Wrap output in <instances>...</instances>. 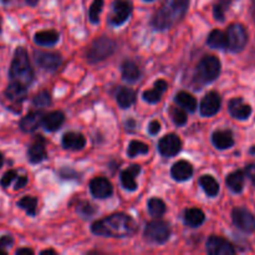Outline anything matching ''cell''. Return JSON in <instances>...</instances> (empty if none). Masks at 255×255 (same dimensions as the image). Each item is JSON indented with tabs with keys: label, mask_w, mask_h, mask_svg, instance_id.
<instances>
[{
	"label": "cell",
	"mask_w": 255,
	"mask_h": 255,
	"mask_svg": "<svg viewBox=\"0 0 255 255\" xmlns=\"http://www.w3.org/2000/svg\"><path fill=\"white\" fill-rule=\"evenodd\" d=\"M91 231L96 236L124 238V237L132 236L136 232V223L127 214L116 213L95 222L91 227Z\"/></svg>",
	"instance_id": "obj_1"
},
{
	"label": "cell",
	"mask_w": 255,
	"mask_h": 255,
	"mask_svg": "<svg viewBox=\"0 0 255 255\" xmlns=\"http://www.w3.org/2000/svg\"><path fill=\"white\" fill-rule=\"evenodd\" d=\"M189 0H164L152 19V25L156 30H166L173 26L186 15Z\"/></svg>",
	"instance_id": "obj_2"
},
{
	"label": "cell",
	"mask_w": 255,
	"mask_h": 255,
	"mask_svg": "<svg viewBox=\"0 0 255 255\" xmlns=\"http://www.w3.org/2000/svg\"><path fill=\"white\" fill-rule=\"evenodd\" d=\"M9 76L11 81L21 84L25 87H29L34 81V71H32L29 56L24 47L19 46L15 50L11 66L9 70Z\"/></svg>",
	"instance_id": "obj_3"
},
{
	"label": "cell",
	"mask_w": 255,
	"mask_h": 255,
	"mask_svg": "<svg viewBox=\"0 0 255 255\" xmlns=\"http://www.w3.org/2000/svg\"><path fill=\"white\" fill-rule=\"evenodd\" d=\"M221 61L214 55H207L198 62L196 69V77L202 84H209L219 76Z\"/></svg>",
	"instance_id": "obj_4"
},
{
	"label": "cell",
	"mask_w": 255,
	"mask_h": 255,
	"mask_svg": "<svg viewBox=\"0 0 255 255\" xmlns=\"http://www.w3.org/2000/svg\"><path fill=\"white\" fill-rule=\"evenodd\" d=\"M116 41L110 37L102 36L95 40L87 51V61L91 64H96V62L107 59L116 51Z\"/></svg>",
	"instance_id": "obj_5"
},
{
	"label": "cell",
	"mask_w": 255,
	"mask_h": 255,
	"mask_svg": "<svg viewBox=\"0 0 255 255\" xmlns=\"http://www.w3.org/2000/svg\"><path fill=\"white\" fill-rule=\"evenodd\" d=\"M171 236V228L168 223L163 221H153L147 224L144 229V237L147 241L156 244L166 243Z\"/></svg>",
	"instance_id": "obj_6"
},
{
	"label": "cell",
	"mask_w": 255,
	"mask_h": 255,
	"mask_svg": "<svg viewBox=\"0 0 255 255\" xmlns=\"http://www.w3.org/2000/svg\"><path fill=\"white\" fill-rule=\"evenodd\" d=\"M227 40H228V47L232 52H239L246 47L248 42V34L241 24H232L227 30Z\"/></svg>",
	"instance_id": "obj_7"
},
{
	"label": "cell",
	"mask_w": 255,
	"mask_h": 255,
	"mask_svg": "<svg viewBox=\"0 0 255 255\" xmlns=\"http://www.w3.org/2000/svg\"><path fill=\"white\" fill-rule=\"evenodd\" d=\"M234 226L246 233H253L255 231V217L248 209L236 208L232 213Z\"/></svg>",
	"instance_id": "obj_8"
},
{
	"label": "cell",
	"mask_w": 255,
	"mask_h": 255,
	"mask_svg": "<svg viewBox=\"0 0 255 255\" xmlns=\"http://www.w3.org/2000/svg\"><path fill=\"white\" fill-rule=\"evenodd\" d=\"M112 11L111 17H110V22L115 26H120L124 22L127 21L132 12V4L128 0H116L112 5Z\"/></svg>",
	"instance_id": "obj_9"
},
{
	"label": "cell",
	"mask_w": 255,
	"mask_h": 255,
	"mask_svg": "<svg viewBox=\"0 0 255 255\" xmlns=\"http://www.w3.org/2000/svg\"><path fill=\"white\" fill-rule=\"evenodd\" d=\"M182 148V141L177 134L169 133L162 137L158 142V151L164 157H174Z\"/></svg>",
	"instance_id": "obj_10"
},
{
	"label": "cell",
	"mask_w": 255,
	"mask_h": 255,
	"mask_svg": "<svg viewBox=\"0 0 255 255\" xmlns=\"http://www.w3.org/2000/svg\"><path fill=\"white\" fill-rule=\"evenodd\" d=\"M207 252L211 255H233L236 249L227 239L212 236L207 241Z\"/></svg>",
	"instance_id": "obj_11"
},
{
	"label": "cell",
	"mask_w": 255,
	"mask_h": 255,
	"mask_svg": "<svg viewBox=\"0 0 255 255\" xmlns=\"http://www.w3.org/2000/svg\"><path fill=\"white\" fill-rule=\"evenodd\" d=\"M34 60L37 66H40L44 70H47V71H55V70L59 69L62 62L61 56L59 54L46 51H35Z\"/></svg>",
	"instance_id": "obj_12"
},
{
	"label": "cell",
	"mask_w": 255,
	"mask_h": 255,
	"mask_svg": "<svg viewBox=\"0 0 255 255\" xmlns=\"http://www.w3.org/2000/svg\"><path fill=\"white\" fill-rule=\"evenodd\" d=\"M221 96L217 92H208L201 101L199 111L203 117H212L221 110Z\"/></svg>",
	"instance_id": "obj_13"
},
{
	"label": "cell",
	"mask_w": 255,
	"mask_h": 255,
	"mask_svg": "<svg viewBox=\"0 0 255 255\" xmlns=\"http://www.w3.org/2000/svg\"><path fill=\"white\" fill-rule=\"evenodd\" d=\"M90 192L95 198L105 199L112 196L114 187L110 183L109 179L104 178V177H96L90 182Z\"/></svg>",
	"instance_id": "obj_14"
},
{
	"label": "cell",
	"mask_w": 255,
	"mask_h": 255,
	"mask_svg": "<svg viewBox=\"0 0 255 255\" xmlns=\"http://www.w3.org/2000/svg\"><path fill=\"white\" fill-rule=\"evenodd\" d=\"M46 157L47 153L46 148H45V139L41 136H37L27 149V158H29L30 163L36 164L46 159Z\"/></svg>",
	"instance_id": "obj_15"
},
{
	"label": "cell",
	"mask_w": 255,
	"mask_h": 255,
	"mask_svg": "<svg viewBox=\"0 0 255 255\" xmlns=\"http://www.w3.org/2000/svg\"><path fill=\"white\" fill-rule=\"evenodd\" d=\"M44 116L45 115L40 111L29 112L26 116L20 120V128H21V131L26 132V133L34 132L35 129H37L42 125Z\"/></svg>",
	"instance_id": "obj_16"
},
{
	"label": "cell",
	"mask_w": 255,
	"mask_h": 255,
	"mask_svg": "<svg viewBox=\"0 0 255 255\" xmlns=\"http://www.w3.org/2000/svg\"><path fill=\"white\" fill-rule=\"evenodd\" d=\"M229 114L237 120H248L252 115V107L242 99H233L229 101Z\"/></svg>",
	"instance_id": "obj_17"
},
{
	"label": "cell",
	"mask_w": 255,
	"mask_h": 255,
	"mask_svg": "<svg viewBox=\"0 0 255 255\" xmlns=\"http://www.w3.org/2000/svg\"><path fill=\"white\" fill-rule=\"evenodd\" d=\"M26 94H27V87L22 86L21 84H17V82L11 81L9 84V86L6 87L4 92V96L9 100L11 104L14 105H19L26 99Z\"/></svg>",
	"instance_id": "obj_18"
},
{
	"label": "cell",
	"mask_w": 255,
	"mask_h": 255,
	"mask_svg": "<svg viewBox=\"0 0 255 255\" xmlns=\"http://www.w3.org/2000/svg\"><path fill=\"white\" fill-rule=\"evenodd\" d=\"M171 174L173 179L178 182L188 181L193 176V167L187 161H178L172 166Z\"/></svg>",
	"instance_id": "obj_19"
},
{
	"label": "cell",
	"mask_w": 255,
	"mask_h": 255,
	"mask_svg": "<svg viewBox=\"0 0 255 255\" xmlns=\"http://www.w3.org/2000/svg\"><path fill=\"white\" fill-rule=\"evenodd\" d=\"M139 172H141V167H139L138 164H132L128 169L122 172L121 183L125 189H127V191H136L137 189L136 176H138Z\"/></svg>",
	"instance_id": "obj_20"
},
{
	"label": "cell",
	"mask_w": 255,
	"mask_h": 255,
	"mask_svg": "<svg viewBox=\"0 0 255 255\" xmlns=\"http://www.w3.org/2000/svg\"><path fill=\"white\" fill-rule=\"evenodd\" d=\"M86 144V139L81 133H76V132H67L62 137V146L67 149H72V151H79L82 149Z\"/></svg>",
	"instance_id": "obj_21"
},
{
	"label": "cell",
	"mask_w": 255,
	"mask_h": 255,
	"mask_svg": "<svg viewBox=\"0 0 255 255\" xmlns=\"http://www.w3.org/2000/svg\"><path fill=\"white\" fill-rule=\"evenodd\" d=\"M212 142L218 149H228L234 144L233 133L228 129L224 131H216L212 134Z\"/></svg>",
	"instance_id": "obj_22"
},
{
	"label": "cell",
	"mask_w": 255,
	"mask_h": 255,
	"mask_svg": "<svg viewBox=\"0 0 255 255\" xmlns=\"http://www.w3.org/2000/svg\"><path fill=\"white\" fill-rule=\"evenodd\" d=\"M65 121V116L61 111H54L50 114L45 115L44 120H42V126L46 131L54 132L57 131L60 127L62 126Z\"/></svg>",
	"instance_id": "obj_23"
},
{
	"label": "cell",
	"mask_w": 255,
	"mask_h": 255,
	"mask_svg": "<svg viewBox=\"0 0 255 255\" xmlns=\"http://www.w3.org/2000/svg\"><path fill=\"white\" fill-rule=\"evenodd\" d=\"M167 87H168V85L164 80H158V81L154 82L153 89L143 92V100L149 104H157L161 100L163 92H166Z\"/></svg>",
	"instance_id": "obj_24"
},
{
	"label": "cell",
	"mask_w": 255,
	"mask_h": 255,
	"mask_svg": "<svg viewBox=\"0 0 255 255\" xmlns=\"http://www.w3.org/2000/svg\"><path fill=\"white\" fill-rule=\"evenodd\" d=\"M122 71V77H124L125 81L127 82H136L138 81L139 77H141V70L137 66L136 62L133 61H125L122 64L121 67Z\"/></svg>",
	"instance_id": "obj_25"
},
{
	"label": "cell",
	"mask_w": 255,
	"mask_h": 255,
	"mask_svg": "<svg viewBox=\"0 0 255 255\" xmlns=\"http://www.w3.org/2000/svg\"><path fill=\"white\" fill-rule=\"evenodd\" d=\"M116 100L119 106H121L122 109H128L136 102V92L129 87H121L117 91Z\"/></svg>",
	"instance_id": "obj_26"
},
{
	"label": "cell",
	"mask_w": 255,
	"mask_h": 255,
	"mask_svg": "<svg viewBox=\"0 0 255 255\" xmlns=\"http://www.w3.org/2000/svg\"><path fill=\"white\" fill-rule=\"evenodd\" d=\"M204 221H206V216L198 208L187 209L186 213H184V223L191 228H197V227L202 226Z\"/></svg>",
	"instance_id": "obj_27"
},
{
	"label": "cell",
	"mask_w": 255,
	"mask_h": 255,
	"mask_svg": "<svg viewBox=\"0 0 255 255\" xmlns=\"http://www.w3.org/2000/svg\"><path fill=\"white\" fill-rule=\"evenodd\" d=\"M34 40L39 46H52L59 41V34L55 30H45L36 32Z\"/></svg>",
	"instance_id": "obj_28"
},
{
	"label": "cell",
	"mask_w": 255,
	"mask_h": 255,
	"mask_svg": "<svg viewBox=\"0 0 255 255\" xmlns=\"http://www.w3.org/2000/svg\"><path fill=\"white\" fill-rule=\"evenodd\" d=\"M207 44L212 49H227L228 47V40H227V32H223L222 30H213L208 35Z\"/></svg>",
	"instance_id": "obj_29"
},
{
	"label": "cell",
	"mask_w": 255,
	"mask_h": 255,
	"mask_svg": "<svg viewBox=\"0 0 255 255\" xmlns=\"http://www.w3.org/2000/svg\"><path fill=\"white\" fill-rule=\"evenodd\" d=\"M176 102L178 104V106H181L182 109L187 110L189 112H194L198 106V102H197L196 97L192 96L191 94L186 91H181L176 95Z\"/></svg>",
	"instance_id": "obj_30"
},
{
	"label": "cell",
	"mask_w": 255,
	"mask_h": 255,
	"mask_svg": "<svg viewBox=\"0 0 255 255\" xmlns=\"http://www.w3.org/2000/svg\"><path fill=\"white\" fill-rule=\"evenodd\" d=\"M244 173L242 171H236L229 174L226 179V183L228 188L234 193H241L244 188Z\"/></svg>",
	"instance_id": "obj_31"
},
{
	"label": "cell",
	"mask_w": 255,
	"mask_h": 255,
	"mask_svg": "<svg viewBox=\"0 0 255 255\" xmlns=\"http://www.w3.org/2000/svg\"><path fill=\"white\" fill-rule=\"evenodd\" d=\"M199 184L201 187L203 188V191L206 192V194L208 197H216L218 196V192H219V183L217 182V179L214 177L208 176H202L199 178Z\"/></svg>",
	"instance_id": "obj_32"
},
{
	"label": "cell",
	"mask_w": 255,
	"mask_h": 255,
	"mask_svg": "<svg viewBox=\"0 0 255 255\" xmlns=\"http://www.w3.org/2000/svg\"><path fill=\"white\" fill-rule=\"evenodd\" d=\"M148 206V212L153 218H161L166 213V204L159 198H151L147 203Z\"/></svg>",
	"instance_id": "obj_33"
},
{
	"label": "cell",
	"mask_w": 255,
	"mask_h": 255,
	"mask_svg": "<svg viewBox=\"0 0 255 255\" xmlns=\"http://www.w3.org/2000/svg\"><path fill=\"white\" fill-rule=\"evenodd\" d=\"M17 206H19V208L24 209V211L26 212L27 216L34 217L35 214H36L37 199L35 198V197H30V196L24 197V198H21L19 202H17Z\"/></svg>",
	"instance_id": "obj_34"
},
{
	"label": "cell",
	"mask_w": 255,
	"mask_h": 255,
	"mask_svg": "<svg viewBox=\"0 0 255 255\" xmlns=\"http://www.w3.org/2000/svg\"><path fill=\"white\" fill-rule=\"evenodd\" d=\"M149 151V147L146 143L141 141H131L128 144V149H127V154L128 157L133 158V157L138 156V154H147Z\"/></svg>",
	"instance_id": "obj_35"
},
{
	"label": "cell",
	"mask_w": 255,
	"mask_h": 255,
	"mask_svg": "<svg viewBox=\"0 0 255 255\" xmlns=\"http://www.w3.org/2000/svg\"><path fill=\"white\" fill-rule=\"evenodd\" d=\"M104 7V0H94V2L90 6L89 17L92 24H97L100 21V14Z\"/></svg>",
	"instance_id": "obj_36"
},
{
	"label": "cell",
	"mask_w": 255,
	"mask_h": 255,
	"mask_svg": "<svg viewBox=\"0 0 255 255\" xmlns=\"http://www.w3.org/2000/svg\"><path fill=\"white\" fill-rule=\"evenodd\" d=\"M232 0H219L213 7V12H214V17L219 21H223L224 20V11L229 7L231 5Z\"/></svg>",
	"instance_id": "obj_37"
},
{
	"label": "cell",
	"mask_w": 255,
	"mask_h": 255,
	"mask_svg": "<svg viewBox=\"0 0 255 255\" xmlns=\"http://www.w3.org/2000/svg\"><path fill=\"white\" fill-rule=\"evenodd\" d=\"M169 112H171L172 120H173V122L177 126H183V125H186L187 114L183 110L179 109V107H172Z\"/></svg>",
	"instance_id": "obj_38"
},
{
	"label": "cell",
	"mask_w": 255,
	"mask_h": 255,
	"mask_svg": "<svg viewBox=\"0 0 255 255\" xmlns=\"http://www.w3.org/2000/svg\"><path fill=\"white\" fill-rule=\"evenodd\" d=\"M50 102H51V97H50V94L47 91L39 92L32 100V104L36 107H46L49 106Z\"/></svg>",
	"instance_id": "obj_39"
},
{
	"label": "cell",
	"mask_w": 255,
	"mask_h": 255,
	"mask_svg": "<svg viewBox=\"0 0 255 255\" xmlns=\"http://www.w3.org/2000/svg\"><path fill=\"white\" fill-rule=\"evenodd\" d=\"M14 244V238L9 234L0 237V255H6L7 249Z\"/></svg>",
	"instance_id": "obj_40"
},
{
	"label": "cell",
	"mask_w": 255,
	"mask_h": 255,
	"mask_svg": "<svg viewBox=\"0 0 255 255\" xmlns=\"http://www.w3.org/2000/svg\"><path fill=\"white\" fill-rule=\"evenodd\" d=\"M77 211H79V213L82 214L84 217H91L94 216L96 209H95V207L92 206V204L87 203V202H82V203H80L79 206H77Z\"/></svg>",
	"instance_id": "obj_41"
},
{
	"label": "cell",
	"mask_w": 255,
	"mask_h": 255,
	"mask_svg": "<svg viewBox=\"0 0 255 255\" xmlns=\"http://www.w3.org/2000/svg\"><path fill=\"white\" fill-rule=\"evenodd\" d=\"M16 178H17L16 171H14V169H10V171H7L6 173L2 176L1 181H0V184H1L2 188H7V187L12 183V181Z\"/></svg>",
	"instance_id": "obj_42"
},
{
	"label": "cell",
	"mask_w": 255,
	"mask_h": 255,
	"mask_svg": "<svg viewBox=\"0 0 255 255\" xmlns=\"http://www.w3.org/2000/svg\"><path fill=\"white\" fill-rule=\"evenodd\" d=\"M159 131H161V124H159L158 121H152L151 124H149V126H148L149 134L154 136V134L158 133Z\"/></svg>",
	"instance_id": "obj_43"
},
{
	"label": "cell",
	"mask_w": 255,
	"mask_h": 255,
	"mask_svg": "<svg viewBox=\"0 0 255 255\" xmlns=\"http://www.w3.org/2000/svg\"><path fill=\"white\" fill-rule=\"evenodd\" d=\"M247 176L251 178V181L253 182V184L255 186V164H249L246 169Z\"/></svg>",
	"instance_id": "obj_44"
},
{
	"label": "cell",
	"mask_w": 255,
	"mask_h": 255,
	"mask_svg": "<svg viewBox=\"0 0 255 255\" xmlns=\"http://www.w3.org/2000/svg\"><path fill=\"white\" fill-rule=\"evenodd\" d=\"M26 183H27V177H25V176L17 177L16 183H15L14 188L15 189H21V188H24L25 186H26Z\"/></svg>",
	"instance_id": "obj_45"
},
{
	"label": "cell",
	"mask_w": 255,
	"mask_h": 255,
	"mask_svg": "<svg viewBox=\"0 0 255 255\" xmlns=\"http://www.w3.org/2000/svg\"><path fill=\"white\" fill-rule=\"evenodd\" d=\"M16 254L17 255H32L34 254V252L29 248H21V249H17Z\"/></svg>",
	"instance_id": "obj_46"
},
{
	"label": "cell",
	"mask_w": 255,
	"mask_h": 255,
	"mask_svg": "<svg viewBox=\"0 0 255 255\" xmlns=\"http://www.w3.org/2000/svg\"><path fill=\"white\" fill-rule=\"evenodd\" d=\"M26 1V4H29L30 6H35V5L39 2V0H25Z\"/></svg>",
	"instance_id": "obj_47"
},
{
	"label": "cell",
	"mask_w": 255,
	"mask_h": 255,
	"mask_svg": "<svg viewBox=\"0 0 255 255\" xmlns=\"http://www.w3.org/2000/svg\"><path fill=\"white\" fill-rule=\"evenodd\" d=\"M44 254H52V255H55V254H56V252L52 251V249H46V251H42L41 252V255H44Z\"/></svg>",
	"instance_id": "obj_48"
},
{
	"label": "cell",
	"mask_w": 255,
	"mask_h": 255,
	"mask_svg": "<svg viewBox=\"0 0 255 255\" xmlns=\"http://www.w3.org/2000/svg\"><path fill=\"white\" fill-rule=\"evenodd\" d=\"M252 15L255 20V0H252Z\"/></svg>",
	"instance_id": "obj_49"
},
{
	"label": "cell",
	"mask_w": 255,
	"mask_h": 255,
	"mask_svg": "<svg viewBox=\"0 0 255 255\" xmlns=\"http://www.w3.org/2000/svg\"><path fill=\"white\" fill-rule=\"evenodd\" d=\"M2 164H4V156H2V153L0 152V168L2 167Z\"/></svg>",
	"instance_id": "obj_50"
},
{
	"label": "cell",
	"mask_w": 255,
	"mask_h": 255,
	"mask_svg": "<svg viewBox=\"0 0 255 255\" xmlns=\"http://www.w3.org/2000/svg\"><path fill=\"white\" fill-rule=\"evenodd\" d=\"M0 32H1V17H0Z\"/></svg>",
	"instance_id": "obj_51"
},
{
	"label": "cell",
	"mask_w": 255,
	"mask_h": 255,
	"mask_svg": "<svg viewBox=\"0 0 255 255\" xmlns=\"http://www.w3.org/2000/svg\"><path fill=\"white\" fill-rule=\"evenodd\" d=\"M252 153H255V147H254V148H252Z\"/></svg>",
	"instance_id": "obj_52"
},
{
	"label": "cell",
	"mask_w": 255,
	"mask_h": 255,
	"mask_svg": "<svg viewBox=\"0 0 255 255\" xmlns=\"http://www.w3.org/2000/svg\"><path fill=\"white\" fill-rule=\"evenodd\" d=\"M147 1H152V0H147Z\"/></svg>",
	"instance_id": "obj_53"
}]
</instances>
